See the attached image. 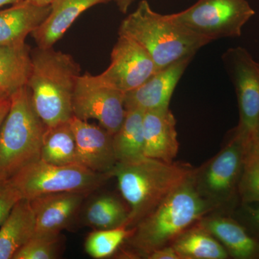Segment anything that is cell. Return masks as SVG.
Instances as JSON below:
<instances>
[{
    "instance_id": "obj_23",
    "label": "cell",
    "mask_w": 259,
    "mask_h": 259,
    "mask_svg": "<svg viewBox=\"0 0 259 259\" xmlns=\"http://www.w3.org/2000/svg\"><path fill=\"white\" fill-rule=\"evenodd\" d=\"M129 212L120 201L109 195L97 197L90 202L85 211V223L98 229L125 227Z\"/></svg>"
},
{
    "instance_id": "obj_7",
    "label": "cell",
    "mask_w": 259,
    "mask_h": 259,
    "mask_svg": "<svg viewBox=\"0 0 259 259\" xmlns=\"http://www.w3.org/2000/svg\"><path fill=\"white\" fill-rule=\"evenodd\" d=\"M255 14L247 0H198L187 10L168 17L212 42L241 36L243 27Z\"/></svg>"
},
{
    "instance_id": "obj_22",
    "label": "cell",
    "mask_w": 259,
    "mask_h": 259,
    "mask_svg": "<svg viewBox=\"0 0 259 259\" xmlns=\"http://www.w3.org/2000/svg\"><path fill=\"white\" fill-rule=\"evenodd\" d=\"M40 159L59 166L78 164L76 139L69 121L46 127Z\"/></svg>"
},
{
    "instance_id": "obj_6",
    "label": "cell",
    "mask_w": 259,
    "mask_h": 259,
    "mask_svg": "<svg viewBox=\"0 0 259 259\" xmlns=\"http://www.w3.org/2000/svg\"><path fill=\"white\" fill-rule=\"evenodd\" d=\"M110 177L79 164L59 166L39 159L29 163L10 180L22 199L32 200L59 192H92Z\"/></svg>"
},
{
    "instance_id": "obj_3",
    "label": "cell",
    "mask_w": 259,
    "mask_h": 259,
    "mask_svg": "<svg viewBox=\"0 0 259 259\" xmlns=\"http://www.w3.org/2000/svg\"><path fill=\"white\" fill-rule=\"evenodd\" d=\"M119 35L132 39L151 58L158 71L191 58L211 42L176 22L156 13L146 0L122 20Z\"/></svg>"
},
{
    "instance_id": "obj_8",
    "label": "cell",
    "mask_w": 259,
    "mask_h": 259,
    "mask_svg": "<svg viewBox=\"0 0 259 259\" xmlns=\"http://www.w3.org/2000/svg\"><path fill=\"white\" fill-rule=\"evenodd\" d=\"M223 61L239 107V123L234 133L248 144L259 127V63L242 47L228 49Z\"/></svg>"
},
{
    "instance_id": "obj_9",
    "label": "cell",
    "mask_w": 259,
    "mask_h": 259,
    "mask_svg": "<svg viewBox=\"0 0 259 259\" xmlns=\"http://www.w3.org/2000/svg\"><path fill=\"white\" fill-rule=\"evenodd\" d=\"M72 107L75 117L83 120L95 119L113 136L125 120V93L87 73L78 77Z\"/></svg>"
},
{
    "instance_id": "obj_16",
    "label": "cell",
    "mask_w": 259,
    "mask_h": 259,
    "mask_svg": "<svg viewBox=\"0 0 259 259\" xmlns=\"http://www.w3.org/2000/svg\"><path fill=\"white\" fill-rule=\"evenodd\" d=\"M50 11L51 5L37 6L28 0L0 10V45L24 44L26 37L41 25Z\"/></svg>"
},
{
    "instance_id": "obj_14",
    "label": "cell",
    "mask_w": 259,
    "mask_h": 259,
    "mask_svg": "<svg viewBox=\"0 0 259 259\" xmlns=\"http://www.w3.org/2000/svg\"><path fill=\"white\" fill-rule=\"evenodd\" d=\"M144 156L171 163L177 157L180 144L176 119L169 108L144 112Z\"/></svg>"
},
{
    "instance_id": "obj_10",
    "label": "cell",
    "mask_w": 259,
    "mask_h": 259,
    "mask_svg": "<svg viewBox=\"0 0 259 259\" xmlns=\"http://www.w3.org/2000/svg\"><path fill=\"white\" fill-rule=\"evenodd\" d=\"M157 71L151 58L137 42L119 35L110 65L97 76L107 86L125 94L139 88Z\"/></svg>"
},
{
    "instance_id": "obj_33",
    "label": "cell",
    "mask_w": 259,
    "mask_h": 259,
    "mask_svg": "<svg viewBox=\"0 0 259 259\" xmlns=\"http://www.w3.org/2000/svg\"><path fill=\"white\" fill-rule=\"evenodd\" d=\"M248 144H253L255 148H258L259 150V127L258 130H257L256 132H255L254 136H253V139H252L250 142L248 143Z\"/></svg>"
},
{
    "instance_id": "obj_31",
    "label": "cell",
    "mask_w": 259,
    "mask_h": 259,
    "mask_svg": "<svg viewBox=\"0 0 259 259\" xmlns=\"http://www.w3.org/2000/svg\"><path fill=\"white\" fill-rule=\"evenodd\" d=\"M112 1H115L117 7H118L119 10L122 13H127L130 6L134 3L135 0H112Z\"/></svg>"
},
{
    "instance_id": "obj_24",
    "label": "cell",
    "mask_w": 259,
    "mask_h": 259,
    "mask_svg": "<svg viewBox=\"0 0 259 259\" xmlns=\"http://www.w3.org/2000/svg\"><path fill=\"white\" fill-rule=\"evenodd\" d=\"M174 248L182 258L225 259L228 252L207 231L189 232L177 240Z\"/></svg>"
},
{
    "instance_id": "obj_2",
    "label": "cell",
    "mask_w": 259,
    "mask_h": 259,
    "mask_svg": "<svg viewBox=\"0 0 259 259\" xmlns=\"http://www.w3.org/2000/svg\"><path fill=\"white\" fill-rule=\"evenodd\" d=\"M28 87L32 105L47 127L69 122L74 116L72 100L80 76L79 65L67 54L52 48L31 51Z\"/></svg>"
},
{
    "instance_id": "obj_35",
    "label": "cell",
    "mask_w": 259,
    "mask_h": 259,
    "mask_svg": "<svg viewBox=\"0 0 259 259\" xmlns=\"http://www.w3.org/2000/svg\"><path fill=\"white\" fill-rule=\"evenodd\" d=\"M253 219L254 222L259 226V207L253 212Z\"/></svg>"
},
{
    "instance_id": "obj_11",
    "label": "cell",
    "mask_w": 259,
    "mask_h": 259,
    "mask_svg": "<svg viewBox=\"0 0 259 259\" xmlns=\"http://www.w3.org/2000/svg\"><path fill=\"white\" fill-rule=\"evenodd\" d=\"M70 125L76 139L78 164L111 176L117 164L112 136L102 127L73 116Z\"/></svg>"
},
{
    "instance_id": "obj_21",
    "label": "cell",
    "mask_w": 259,
    "mask_h": 259,
    "mask_svg": "<svg viewBox=\"0 0 259 259\" xmlns=\"http://www.w3.org/2000/svg\"><path fill=\"white\" fill-rule=\"evenodd\" d=\"M144 115L141 110H126L120 128L112 136L117 163L135 161L145 156Z\"/></svg>"
},
{
    "instance_id": "obj_20",
    "label": "cell",
    "mask_w": 259,
    "mask_h": 259,
    "mask_svg": "<svg viewBox=\"0 0 259 259\" xmlns=\"http://www.w3.org/2000/svg\"><path fill=\"white\" fill-rule=\"evenodd\" d=\"M204 230L222 242L236 258L248 259L259 255V243L244 228L229 218H213L203 223Z\"/></svg>"
},
{
    "instance_id": "obj_12",
    "label": "cell",
    "mask_w": 259,
    "mask_h": 259,
    "mask_svg": "<svg viewBox=\"0 0 259 259\" xmlns=\"http://www.w3.org/2000/svg\"><path fill=\"white\" fill-rule=\"evenodd\" d=\"M91 192H65L30 200L35 218L34 236H57L69 227Z\"/></svg>"
},
{
    "instance_id": "obj_5",
    "label": "cell",
    "mask_w": 259,
    "mask_h": 259,
    "mask_svg": "<svg viewBox=\"0 0 259 259\" xmlns=\"http://www.w3.org/2000/svg\"><path fill=\"white\" fill-rule=\"evenodd\" d=\"M193 177L137 225L131 238L137 249L148 254L166 246L206 212L207 204L196 190Z\"/></svg>"
},
{
    "instance_id": "obj_30",
    "label": "cell",
    "mask_w": 259,
    "mask_h": 259,
    "mask_svg": "<svg viewBox=\"0 0 259 259\" xmlns=\"http://www.w3.org/2000/svg\"><path fill=\"white\" fill-rule=\"evenodd\" d=\"M11 95H3L0 97V127L9 112L11 105Z\"/></svg>"
},
{
    "instance_id": "obj_32",
    "label": "cell",
    "mask_w": 259,
    "mask_h": 259,
    "mask_svg": "<svg viewBox=\"0 0 259 259\" xmlns=\"http://www.w3.org/2000/svg\"><path fill=\"white\" fill-rule=\"evenodd\" d=\"M28 1L37 6H49L54 0H28Z\"/></svg>"
},
{
    "instance_id": "obj_25",
    "label": "cell",
    "mask_w": 259,
    "mask_h": 259,
    "mask_svg": "<svg viewBox=\"0 0 259 259\" xmlns=\"http://www.w3.org/2000/svg\"><path fill=\"white\" fill-rule=\"evenodd\" d=\"M132 232L124 226L96 230L87 238L85 250L92 258H107L115 253Z\"/></svg>"
},
{
    "instance_id": "obj_15",
    "label": "cell",
    "mask_w": 259,
    "mask_h": 259,
    "mask_svg": "<svg viewBox=\"0 0 259 259\" xmlns=\"http://www.w3.org/2000/svg\"><path fill=\"white\" fill-rule=\"evenodd\" d=\"M112 0H54L41 25L32 32L37 47L52 48L81 13L95 5Z\"/></svg>"
},
{
    "instance_id": "obj_27",
    "label": "cell",
    "mask_w": 259,
    "mask_h": 259,
    "mask_svg": "<svg viewBox=\"0 0 259 259\" xmlns=\"http://www.w3.org/2000/svg\"><path fill=\"white\" fill-rule=\"evenodd\" d=\"M60 251V235L34 236L20 248L13 259H54Z\"/></svg>"
},
{
    "instance_id": "obj_19",
    "label": "cell",
    "mask_w": 259,
    "mask_h": 259,
    "mask_svg": "<svg viewBox=\"0 0 259 259\" xmlns=\"http://www.w3.org/2000/svg\"><path fill=\"white\" fill-rule=\"evenodd\" d=\"M31 68V51L25 42L0 45V94L11 95L27 86Z\"/></svg>"
},
{
    "instance_id": "obj_1",
    "label": "cell",
    "mask_w": 259,
    "mask_h": 259,
    "mask_svg": "<svg viewBox=\"0 0 259 259\" xmlns=\"http://www.w3.org/2000/svg\"><path fill=\"white\" fill-rule=\"evenodd\" d=\"M194 174L188 165L146 156L117 163L111 176L117 179L119 190L129 204L126 228L137 226Z\"/></svg>"
},
{
    "instance_id": "obj_36",
    "label": "cell",
    "mask_w": 259,
    "mask_h": 259,
    "mask_svg": "<svg viewBox=\"0 0 259 259\" xmlns=\"http://www.w3.org/2000/svg\"><path fill=\"white\" fill-rule=\"evenodd\" d=\"M3 95H1V94H0V97L3 96Z\"/></svg>"
},
{
    "instance_id": "obj_28",
    "label": "cell",
    "mask_w": 259,
    "mask_h": 259,
    "mask_svg": "<svg viewBox=\"0 0 259 259\" xmlns=\"http://www.w3.org/2000/svg\"><path fill=\"white\" fill-rule=\"evenodd\" d=\"M20 199V192L10 180H0V226Z\"/></svg>"
},
{
    "instance_id": "obj_34",
    "label": "cell",
    "mask_w": 259,
    "mask_h": 259,
    "mask_svg": "<svg viewBox=\"0 0 259 259\" xmlns=\"http://www.w3.org/2000/svg\"><path fill=\"white\" fill-rule=\"evenodd\" d=\"M23 0H0V8L8 5H15L20 3Z\"/></svg>"
},
{
    "instance_id": "obj_18",
    "label": "cell",
    "mask_w": 259,
    "mask_h": 259,
    "mask_svg": "<svg viewBox=\"0 0 259 259\" xmlns=\"http://www.w3.org/2000/svg\"><path fill=\"white\" fill-rule=\"evenodd\" d=\"M246 144L234 133L229 144L209 166L205 182L209 190L226 192L234 187L241 176Z\"/></svg>"
},
{
    "instance_id": "obj_29",
    "label": "cell",
    "mask_w": 259,
    "mask_h": 259,
    "mask_svg": "<svg viewBox=\"0 0 259 259\" xmlns=\"http://www.w3.org/2000/svg\"><path fill=\"white\" fill-rule=\"evenodd\" d=\"M147 255L150 259H180L181 255L177 253L175 248L172 247H162L150 252Z\"/></svg>"
},
{
    "instance_id": "obj_4",
    "label": "cell",
    "mask_w": 259,
    "mask_h": 259,
    "mask_svg": "<svg viewBox=\"0 0 259 259\" xmlns=\"http://www.w3.org/2000/svg\"><path fill=\"white\" fill-rule=\"evenodd\" d=\"M11 105L0 127V180H10L40 159L46 126L37 115L28 87L11 95Z\"/></svg>"
},
{
    "instance_id": "obj_26",
    "label": "cell",
    "mask_w": 259,
    "mask_h": 259,
    "mask_svg": "<svg viewBox=\"0 0 259 259\" xmlns=\"http://www.w3.org/2000/svg\"><path fill=\"white\" fill-rule=\"evenodd\" d=\"M239 192L246 202H259V150L247 144L239 180Z\"/></svg>"
},
{
    "instance_id": "obj_13",
    "label": "cell",
    "mask_w": 259,
    "mask_h": 259,
    "mask_svg": "<svg viewBox=\"0 0 259 259\" xmlns=\"http://www.w3.org/2000/svg\"><path fill=\"white\" fill-rule=\"evenodd\" d=\"M192 59H183L158 71L139 88L125 93V110L147 112L168 109L177 83Z\"/></svg>"
},
{
    "instance_id": "obj_17",
    "label": "cell",
    "mask_w": 259,
    "mask_h": 259,
    "mask_svg": "<svg viewBox=\"0 0 259 259\" xmlns=\"http://www.w3.org/2000/svg\"><path fill=\"white\" fill-rule=\"evenodd\" d=\"M35 233V214L30 200L20 199L0 226V259H13Z\"/></svg>"
}]
</instances>
